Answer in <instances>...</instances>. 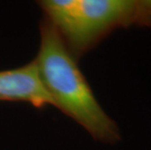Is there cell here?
<instances>
[{
  "mask_svg": "<svg viewBox=\"0 0 151 150\" xmlns=\"http://www.w3.org/2000/svg\"><path fill=\"white\" fill-rule=\"evenodd\" d=\"M39 32L40 45L34 60L55 107L84 128L95 140L116 144L121 140L118 125L102 109L77 60L46 17L40 21Z\"/></svg>",
  "mask_w": 151,
  "mask_h": 150,
  "instance_id": "1",
  "label": "cell"
},
{
  "mask_svg": "<svg viewBox=\"0 0 151 150\" xmlns=\"http://www.w3.org/2000/svg\"><path fill=\"white\" fill-rule=\"evenodd\" d=\"M37 3L77 62L118 28L151 27V0H41Z\"/></svg>",
  "mask_w": 151,
  "mask_h": 150,
  "instance_id": "2",
  "label": "cell"
},
{
  "mask_svg": "<svg viewBox=\"0 0 151 150\" xmlns=\"http://www.w3.org/2000/svg\"><path fill=\"white\" fill-rule=\"evenodd\" d=\"M0 101H24L36 108L55 106L34 60L18 68L0 70Z\"/></svg>",
  "mask_w": 151,
  "mask_h": 150,
  "instance_id": "3",
  "label": "cell"
}]
</instances>
